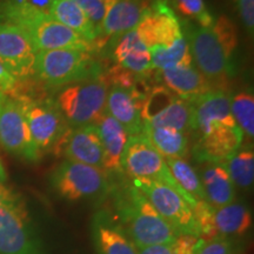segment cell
Segmentation results:
<instances>
[{"label": "cell", "mask_w": 254, "mask_h": 254, "mask_svg": "<svg viewBox=\"0 0 254 254\" xmlns=\"http://www.w3.org/2000/svg\"><path fill=\"white\" fill-rule=\"evenodd\" d=\"M194 110V132L199 138L193 153L200 163L222 164L241 147L244 133L231 112V97L212 91L190 100Z\"/></svg>", "instance_id": "cell-1"}, {"label": "cell", "mask_w": 254, "mask_h": 254, "mask_svg": "<svg viewBox=\"0 0 254 254\" xmlns=\"http://www.w3.org/2000/svg\"><path fill=\"white\" fill-rule=\"evenodd\" d=\"M116 196L117 221L136 249L170 243L180 236L133 184L127 185Z\"/></svg>", "instance_id": "cell-2"}, {"label": "cell", "mask_w": 254, "mask_h": 254, "mask_svg": "<svg viewBox=\"0 0 254 254\" xmlns=\"http://www.w3.org/2000/svg\"><path fill=\"white\" fill-rule=\"evenodd\" d=\"M107 92V80L99 75L66 85L55 103L68 125L77 128L95 124L106 112Z\"/></svg>", "instance_id": "cell-3"}, {"label": "cell", "mask_w": 254, "mask_h": 254, "mask_svg": "<svg viewBox=\"0 0 254 254\" xmlns=\"http://www.w3.org/2000/svg\"><path fill=\"white\" fill-rule=\"evenodd\" d=\"M34 75L47 86L59 87L100 74L87 51L52 50L37 52Z\"/></svg>", "instance_id": "cell-4"}, {"label": "cell", "mask_w": 254, "mask_h": 254, "mask_svg": "<svg viewBox=\"0 0 254 254\" xmlns=\"http://www.w3.org/2000/svg\"><path fill=\"white\" fill-rule=\"evenodd\" d=\"M6 24L21 28L37 52L52 50H80L90 52L92 45L71 28L64 26L49 14L39 12H11Z\"/></svg>", "instance_id": "cell-5"}, {"label": "cell", "mask_w": 254, "mask_h": 254, "mask_svg": "<svg viewBox=\"0 0 254 254\" xmlns=\"http://www.w3.org/2000/svg\"><path fill=\"white\" fill-rule=\"evenodd\" d=\"M120 165H122V171L133 180L144 179L166 184L186 200L190 208L196 204V201L190 199L182 190V187L178 185L170 172L165 158L155 150L153 145L142 133L128 136Z\"/></svg>", "instance_id": "cell-6"}, {"label": "cell", "mask_w": 254, "mask_h": 254, "mask_svg": "<svg viewBox=\"0 0 254 254\" xmlns=\"http://www.w3.org/2000/svg\"><path fill=\"white\" fill-rule=\"evenodd\" d=\"M192 212L199 237L205 241L244 236L252 227V214L241 202L213 207L207 201H196Z\"/></svg>", "instance_id": "cell-7"}, {"label": "cell", "mask_w": 254, "mask_h": 254, "mask_svg": "<svg viewBox=\"0 0 254 254\" xmlns=\"http://www.w3.org/2000/svg\"><path fill=\"white\" fill-rule=\"evenodd\" d=\"M38 151L47 152L57 147L68 133V124L55 100L44 98H17Z\"/></svg>", "instance_id": "cell-8"}, {"label": "cell", "mask_w": 254, "mask_h": 254, "mask_svg": "<svg viewBox=\"0 0 254 254\" xmlns=\"http://www.w3.org/2000/svg\"><path fill=\"white\" fill-rule=\"evenodd\" d=\"M51 185L68 201L99 198L109 190L107 173L104 170L71 160L63 161L53 171Z\"/></svg>", "instance_id": "cell-9"}, {"label": "cell", "mask_w": 254, "mask_h": 254, "mask_svg": "<svg viewBox=\"0 0 254 254\" xmlns=\"http://www.w3.org/2000/svg\"><path fill=\"white\" fill-rule=\"evenodd\" d=\"M142 192L155 211L179 234L199 237L198 226L192 208L176 190L153 180L134 179L132 182Z\"/></svg>", "instance_id": "cell-10"}, {"label": "cell", "mask_w": 254, "mask_h": 254, "mask_svg": "<svg viewBox=\"0 0 254 254\" xmlns=\"http://www.w3.org/2000/svg\"><path fill=\"white\" fill-rule=\"evenodd\" d=\"M0 254H43L21 198L0 206Z\"/></svg>", "instance_id": "cell-11"}, {"label": "cell", "mask_w": 254, "mask_h": 254, "mask_svg": "<svg viewBox=\"0 0 254 254\" xmlns=\"http://www.w3.org/2000/svg\"><path fill=\"white\" fill-rule=\"evenodd\" d=\"M186 38L196 69L211 84L215 82L222 86L227 79L233 77V63L225 55L212 28H190Z\"/></svg>", "instance_id": "cell-12"}, {"label": "cell", "mask_w": 254, "mask_h": 254, "mask_svg": "<svg viewBox=\"0 0 254 254\" xmlns=\"http://www.w3.org/2000/svg\"><path fill=\"white\" fill-rule=\"evenodd\" d=\"M0 145L11 154L36 163L41 157L17 101L2 93L0 99Z\"/></svg>", "instance_id": "cell-13"}, {"label": "cell", "mask_w": 254, "mask_h": 254, "mask_svg": "<svg viewBox=\"0 0 254 254\" xmlns=\"http://www.w3.org/2000/svg\"><path fill=\"white\" fill-rule=\"evenodd\" d=\"M135 31L148 51L167 49L184 37L179 19L165 0H157L145 9Z\"/></svg>", "instance_id": "cell-14"}, {"label": "cell", "mask_w": 254, "mask_h": 254, "mask_svg": "<svg viewBox=\"0 0 254 254\" xmlns=\"http://www.w3.org/2000/svg\"><path fill=\"white\" fill-rule=\"evenodd\" d=\"M36 55L33 44L21 28L0 24V63L14 78L34 74Z\"/></svg>", "instance_id": "cell-15"}, {"label": "cell", "mask_w": 254, "mask_h": 254, "mask_svg": "<svg viewBox=\"0 0 254 254\" xmlns=\"http://www.w3.org/2000/svg\"><path fill=\"white\" fill-rule=\"evenodd\" d=\"M148 6L145 0H106V13L94 46L116 43L127 32L134 30Z\"/></svg>", "instance_id": "cell-16"}, {"label": "cell", "mask_w": 254, "mask_h": 254, "mask_svg": "<svg viewBox=\"0 0 254 254\" xmlns=\"http://www.w3.org/2000/svg\"><path fill=\"white\" fill-rule=\"evenodd\" d=\"M60 146H63V153L66 157V160L103 170V144L95 124L77 127L73 131H68L55 150H59Z\"/></svg>", "instance_id": "cell-17"}, {"label": "cell", "mask_w": 254, "mask_h": 254, "mask_svg": "<svg viewBox=\"0 0 254 254\" xmlns=\"http://www.w3.org/2000/svg\"><path fill=\"white\" fill-rule=\"evenodd\" d=\"M146 92L113 85L107 92L106 112L122 124L129 135L142 133L141 111Z\"/></svg>", "instance_id": "cell-18"}, {"label": "cell", "mask_w": 254, "mask_h": 254, "mask_svg": "<svg viewBox=\"0 0 254 254\" xmlns=\"http://www.w3.org/2000/svg\"><path fill=\"white\" fill-rule=\"evenodd\" d=\"M92 234L98 254H138L131 238L106 212H98L94 215Z\"/></svg>", "instance_id": "cell-19"}, {"label": "cell", "mask_w": 254, "mask_h": 254, "mask_svg": "<svg viewBox=\"0 0 254 254\" xmlns=\"http://www.w3.org/2000/svg\"><path fill=\"white\" fill-rule=\"evenodd\" d=\"M160 77L168 90L177 97L193 100L208 92L214 91L212 84L192 65H178L161 69Z\"/></svg>", "instance_id": "cell-20"}, {"label": "cell", "mask_w": 254, "mask_h": 254, "mask_svg": "<svg viewBox=\"0 0 254 254\" xmlns=\"http://www.w3.org/2000/svg\"><path fill=\"white\" fill-rule=\"evenodd\" d=\"M117 65L135 75H146L152 71L150 51L134 30L127 32L116 41L112 52Z\"/></svg>", "instance_id": "cell-21"}, {"label": "cell", "mask_w": 254, "mask_h": 254, "mask_svg": "<svg viewBox=\"0 0 254 254\" xmlns=\"http://www.w3.org/2000/svg\"><path fill=\"white\" fill-rule=\"evenodd\" d=\"M95 126L99 131L101 144L104 151V166L105 172L118 173L122 172V155L125 145L128 140L129 134L112 116L105 112L95 122Z\"/></svg>", "instance_id": "cell-22"}, {"label": "cell", "mask_w": 254, "mask_h": 254, "mask_svg": "<svg viewBox=\"0 0 254 254\" xmlns=\"http://www.w3.org/2000/svg\"><path fill=\"white\" fill-rule=\"evenodd\" d=\"M200 182L204 189L206 201L213 207L228 205L236 199V190L227 171L221 164L202 163Z\"/></svg>", "instance_id": "cell-23"}, {"label": "cell", "mask_w": 254, "mask_h": 254, "mask_svg": "<svg viewBox=\"0 0 254 254\" xmlns=\"http://www.w3.org/2000/svg\"><path fill=\"white\" fill-rule=\"evenodd\" d=\"M142 122L158 128H168L182 133L194 132V110L190 100L176 97L163 110Z\"/></svg>", "instance_id": "cell-24"}, {"label": "cell", "mask_w": 254, "mask_h": 254, "mask_svg": "<svg viewBox=\"0 0 254 254\" xmlns=\"http://www.w3.org/2000/svg\"><path fill=\"white\" fill-rule=\"evenodd\" d=\"M49 15L64 26L78 33L82 39L90 43L92 47L94 46L98 38L97 31L74 0H53Z\"/></svg>", "instance_id": "cell-25"}, {"label": "cell", "mask_w": 254, "mask_h": 254, "mask_svg": "<svg viewBox=\"0 0 254 254\" xmlns=\"http://www.w3.org/2000/svg\"><path fill=\"white\" fill-rule=\"evenodd\" d=\"M142 134L165 159H185L189 154V138L185 133L168 128H158L142 122Z\"/></svg>", "instance_id": "cell-26"}, {"label": "cell", "mask_w": 254, "mask_h": 254, "mask_svg": "<svg viewBox=\"0 0 254 254\" xmlns=\"http://www.w3.org/2000/svg\"><path fill=\"white\" fill-rule=\"evenodd\" d=\"M227 171L234 186L250 189L254 182L253 148H239L221 164Z\"/></svg>", "instance_id": "cell-27"}, {"label": "cell", "mask_w": 254, "mask_h": 254, "mask_svg": "<svg viewBox=\"0 0 254 254\" xmlns=\"http://www.w3.org/2000/svg\"><path fill=\"white\" fill-rule=\"evenodd\" d=\"M170 172L178 185L194 201H206V195L200 182L199 174L185 159L168 158L165 159Z\"/></svg>", "instance_id": "cell-28"}, {"label": "cell", "mask_w": 254, "mask_h": 254, "mask_svg": "<svg viewBox=\"0 0 254 254\" xmlns=\"http://www.w3.org/2000/svg\"><path fill=\"white\" fill-rule=\"evenodd\" d=\"M150 55L152 69L158 71L178 65H192L193 63L189 41L185 36L167 49L151 50Z\"/></svg>", "instance_id": "cell-29"}, {"label": "cell", "mask_w": 254, "mask_h": 254, "mask_svg": "<svg viewBox=\"0 0 254 254\" xmlns=\"http://www.w3.org/2000/svg\"><path fill=\"white\" fill-rule=\"evenodd\" d=\"M231 112L244 135L254 136V97L251 92H241L231 99Z\"/></svg>", "instance_id": "cell-30"}, {"label": "cell", "mask_w": 254, "mask_h": 254, "mask_svg": "<svg viewBox=\"0 0 254 254\" xmlns=\"http://www.w3.org/2000/svg\"><path fill=\"white\" fill-rule=\"evenodd\" d=\"M202 243L200 237L180 234L170 243L138 249V254H196Z\"/></svg>", "instance_id": "cell-31"}, {"label": "cell", "mask_w": 254, "mask_h": 254, "mask_svg": "<svg viewBox=\"0 0 254 254\" xmlns=\"http://www.w3.org/2000/svg\"><path fill=\"white\" fill-rule=\"evenodd\" d=\"M219 43L224 49L225 55L232 62V57L234 55L238 46V33L236 25L228 19L226 15H221L211 27Z\"/></svg>", "instance_id": "cell-32"}, {"label": "cell", "mask_w": 254, "mask_h": 254, "mask_svg": "<svg viewBox=\"0 0 254 254\" xmlns=\"http://www.w3.org/2000/svg\"><path fill=\"white\" fill-rule=\"evenodd\" d=\"M177 7L186 17H190L198 21L200 27L211 28L214 19L206 8L204 0H176Z\"/></svg>", "instance_id": "cell-33"}, {"label": "cell", "mask_w": 254, "mask_h": 254, "mask_svg": "<svg viewBox=\"0 0 254 254\" xmlns=\"http://www.w3.org/2000/svg\"><path fill=\"white\" fill-rule=\"evenodd\" d=\"M74 2L84 11L99 37L101 25L106 13V0H74Z\"/></svg>", "instance_id": "cell-34"}, {"label": "cell", "mask_w": 254, "mask_h": 254, "mask_svg": "<svg viewBox=\"0 0 254 254\" xmlns=\"http://www.w3.org/2000/svg\"><path fill=\"white\" fill-rule=\"evenodd\" d=\"M196 254H234L233 245L228 238L207 240L202 243Z\"/></svg>", "instance_id": "cell-35"}, {"label": "cell", "mask_w": 254, "mask_h": 254, "mask_svg": "<svg viewBox=\"0 0 254 254\" xmlns=\"http://www.w3.org/2000/svg\"><path fill=\"white\" fill-rule=\"evenodd\" d=\"M6 1L24 11L49 14L53 0H6Z\"/></svg>", "instance_id": "cell-36"}, {"label": "cell", "mask_w": 254, "mask_h": 254, "mask_svg": "<svg viewBox=\"0 0 254 254\" xmlns=\"http://www.w3.org/2000/svg\"><path fill=\"white\" fill-rule=\"evenodd\" d=\"M238 9L245 25L246 30L251 36H253L254 32V0H237Z\"/></svg>", "instance_id": "cell-37"}, {"label": "cell", "mask_w": 254, "mask_h": 254, "mask_svg": "<svg viewBox=\"0 0 254 254\" xmlns=\"http://www.w3.org/2000/svg\"><path fill=\"white\" fill-rule=\"evenodd\" d=\"M15 82H17V78H14L13 75L7 71V68L0 63V92L4 94L8 93V92L13 88Z\"/></svg>", "instance_id": "cell-38"}, {"label": "cell", "mask_w": 254, "mask_h": 254, "mask_svg": "<svg viewBox=\"0 0 254 254\" xmlns=\"http://www.w3.org/2000/svg\"><path fill=\"white\" fill-rule=\"evenodd\" d=\"M20 198L21 196L18 193H15L11 187L6 186L4 183H0V206L15 201Z\"/></svg>", "instance_id": "cell-39"}, {"label": "cell", "mask_w": 254, "mask_h": 254, "mask_svg": "<svg viewBox=\"0 0 254 254\" xmlns=\"http://www.w3.org/2000/svg\"><path fill=\"white\" fill-rule=\"evenodd\" d=\"M6 178H7V176H6V171L4 166H2L1 161H0V183H5Z\"/></svg>", "instance_id": "cell-40"}, {"label": "cell", "mask_w": 254, "mask_h": 254, "mask_svg": "<svg viewBox=\"0 0 254 254\" xmlns=\"http://www.w3.org/2000/svg\"><path fill=\"white\" fill-rule=\"evenodd\" d=\"M1 95H2V93H1V92H0V99H1Z\"/></svg>", "instance_id": "cell-41"}]
</instances>
